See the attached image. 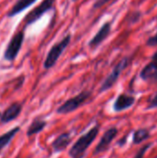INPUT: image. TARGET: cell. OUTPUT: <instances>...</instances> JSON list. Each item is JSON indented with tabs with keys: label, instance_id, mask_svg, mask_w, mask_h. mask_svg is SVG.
Returning a JSON list of instances; mask_svg holds the SVG:
<instances>
[{
	"label": "cell",
	"instance_id": "1",
	"mask_svg": "<svg viewBox=\"0 0 157 158\" xmlns=\"http://www.w3.org/2000/svg\"><path fill=\"white\" fill-rule=\"evenodd\" d=\"M99 131H100L99 125H95L92 129H90L86 133L82 134L70 147L68 151V156L71 158L83 157L87 149L95 141L97 135L99 134Z\"/></svg>",
	"mask_w": 157,
	"mask_h": 158
},
{
	"label": "cell",
	"instance_id": "2",
	"mask_svg": "<svg viewBox=\"0 0 157 158\" xmlns=\"http://www.w3.org/2000/svg\"><path fill=\"white\" fill-rule=\"evenodd\" d=\"M91 95H92V92L90 91L81 92L80 94L68 99L60 106H58L56 109V113L58 115H67V114L74 112L75 110L80 108L81 106H83L91 97Z\"/></svg>",
	"mask_w": 157,
	"mask_h": 158
},
{
	"label": "cell",
	"instance_id": "3",
	"mask_svg": "<svg viewBox=\"0 0 157 158\" xmlns=\"http://www.w3.org/2000/svg\"><path fill=\"white\" fill-rule=\"evenodd\" d=\"M70 41H71V34H68L61 41L57 42L50 48L45 57V60L43 62V68L45 69H50L56 64L60 56L63 54L65 49L70 44Z\"/></svg>",
	"mask_w": 157,
	"mask_h": 158
},
{
	"label": "cell",
	"instance_id": "4",
	"mask_svg": "<svg viewBox=\"0 0 157 158\" xmlns=\"http://www.w3.org/2000/svg\"><path fill=\"white\" fill-rule=\"evenodd\" d=\"M130 56H126L123 57L112 69V71L110 72V74L105 79V81H103L100 89H99V93H105L106 91H108L109 89H111L116 82L118 81L121 73L128 68V66L130 65Z\"/></svg>",
	"mask_w": 157,
	"mask_h": 158
},
{
	"label": "cell",
	"instance_id": "5",
	"mask_svg": "<svg viewBox=\"0 0 157 158\" xmlns=\"http://www.w3.org/2000/svg\"><path fill=\"white\" fill-rule=\"evenodd\" d=\"M24 30H20L11 37L4 51V58L6 61L12 62L17 58L24 42Z\"/></svg>",
	"mask_w": 157,
	"mask_h": 158
},
{
	"label": "cell",
	"instance_id": "6",
	"mask_svg": "<svg viewBox=\"0 0 157 158\" xmlns=\"http://www.w3.org/2000/svg\"><path fill=\"white\" fill-rule=\"evenodd\" d=\"M56 0H43L36 7L31 10L24 19L25 26H29L33 24L36 20L41 19L43 14L50 11L53 8L54 3Z\"/></svg>",
	"mask_w": 157,
	"mask_h": 158
},
{
	"label": "cell",
	"instance_id": "7",
	"mask_svg": "<svg viewBox=\"0 0 157 158\" xmlns=\"http://www.w3.org/2000/svg\"><path fill=\"white\" fill-rule=\"evenodd\" d=\"M118 133V130L116 127H112V128H109L108 130H106L105 131V133L103 134V136L101 137L99 143L95 146V148L93 150V156L100 155V154L105 152L107 150V148L109 147L110 143L117 137Z\"/></svg>",
	"mask_w": 157,
	"mask_h": 158
},
{
	"label": "cell",
	"instance_id": "8",
	"mask_svg": "<svg viewBox=\"0 0 157 158\" xmlns=\"http://www.w3.org/2000/svg\"><path fill=\"white\" fill-rule=\"evenodd\" d=\"M111 30H112V24L110 21H107L105 24H103L102 27L99 29V31L89 42V46L93 49L97 48L105 40L107 39V37L111 33Z\"/></svg>",
	"mask_w": 157,
	"mask_h": 158
},
{
	"label": "cell",
	"instance_id": "9",
	"mask_svg": "<svg viewBox=\"0 0 157 158\" xmlns=\"http://www.w3.org/2000/svg\"><path fill=\"white\" fill-rule=\"evenodd\" d=\"M22 111V105L19 103H13L10 106H8L5 111L0 116V122L3 124H6L8 122H11L15 120L20 115Z\"/></svg>",
	"mask_w": 157,
	"mask_h": 158
},
{
	"label": "cell",
	"instance_id": "10",
	"mask_svg": "<svg viewBox=\"0 0 157 158\" xmlns=\"http://www.w3.org/2000/svg\"><path fill=\"white\" fill-rule=\"evenodd\" d=\"M136 98L133 95L127 94H120L114 102L113 109L115 112H122L130 108L135 104Z\"/></svg>",
	"mask_w": 157,
	"mask_h": 158
},
{
	"label": "cell",
	"instance_id": "11",
	"mask_svg": "<svg viewBox=\"0 0 157 158\" xmlns=\"http://www.w3.org/2000/svg\"><path fill=\"white\" fill-rule=\"evenodd\" d=\"M140 78L144 81L157 82V62L151 60L140 72Z\"/></svg>",
	"mask_w": 157,
	"mask_h": 158
},
{
	"label": "cell",
	"instance_id": "12",
	"mask_svg": "<svg viewBox=\"0 0 157 158\" xmlns=\"http://www.w3.org/2000/svg\"><path fill=\"white\" fill-rule=\"evenodd\" d=\"M72 138L69 132H63L58 135L51 143L52 148L55 153H59L65 151L68 146L71 143Z\"/></svg>",
	"mask_w": 157,
	"mask_h": 158
},
{
	"label": "cell",
	"instance_id": "13",
	"mask_svg": "<svg viewBox=\"0 0 157 158\" xmlns=\"http://www.w3.org/2000/svg\"><path fill=\"white\" fill-rule=\"evenodd\" d=\"M37 0H18L13 6L10 8V10L7 12L6 16L8 18H12L15 17L17 15H19V13H21L23 10L27 9L29 6H31L32 4H34Z\"/></svg>",
	"mask_w": 157,
	"mask_h": 158
},
{
	"label": "cell",
	"instance_id": "14",
	"mask_svg": "<svg viewBox=\"0 0 157 158\" xmlns=\"http://www.w3.org/2000/svg\"><path fill=\"white\" fill-rule=\"evenodd\" d=\"M47 125V122L40 118H34L31 125L28 127V130H27V132H26V135L27 137H32L33 135L35 134H38L40 132H42L43 131V129L46 127Z\"/></svg>",
	"mask_w": 157,
	"mask_h": 158
},
{
	"label": "cell",
	"instance_id": "15",
	"mask_svg": "<svg viewBox=\"0 0 157 158\" xmlns=\"http://www.w3.org/2000/svg\"><path fill=\"white\" fill-rule=\"evenodd\" d=\"M20 131V127L17 126L9 130L8 131L5 132L4 134L0 135V152L3 151L14 139L16 134Z\"/></svg>",
	"mask_w": 157,
	"mask_h": 158
},
{
	"label": "cell",
	"instance_id": "16",
	"mask_svg": "<svg viewBox=\"0 0 157 158\" xmlns=\"http://www.w3.org/2000/svg\"><path fill=\"white\" fill-rule=\"evenodd\" d=\"M151 136L150 131L146 129H140L137 130L134 133H133V139H132V143L134 144H140L143 142H144L145 140L149 139Z\"/></svg>",
	"mask_w": 157,
	"mask_h": 158
},
{
	"label": "cell",
	"instance_id": "17",
	"mask_svg": "<svg viewBox=\"0 0 157 158\" xmlns=\"http://www.w3.org/2000/svg\"><path fill=\"white\" fill-rule=\"evenodd\" d=\"M157 107V92L152 95V97L149 99L148 101V105H147V109H153V108H156Z\"/></svg>",
	"mask_w": 157,
	"mask_h": 158
},
{
	"label": "cell",
	"instance_id": "18",
	"mask_svg": "<svg viewBox=\"0 0 157 158\" xmlns=\"http://www.w3.org/2000/svg\"><path fill=\"white\" fill-rule=\"evenodd\" d=\"M151 146H152V143H147L146 145L143 146V147L139 150V152L136 154V156H134V158H143L145 153H146V151H147Z\"/></svg>",
	"mask_w": 157,
	"mask_h": 158
},
{
	"label": "cell",
	"instance_id": "19",
	"mask_svg": "<svg viewBox=\"0 0 157 158\" xmlns=\"http://www.w3.org/2000/svg\"><path fill=\"white\" fill-rule=\"evenodd\" d=\"M142 18V13L140 11H135L130 16V22L131 23H136L138 22Z\"/></svg>",
	"mask_w": 157,
	"mask_h": 158
},
{
	"label": "cell",
	"instance_id": "20",
	"mask_svg": "<svg viewBox=\"0 0 157 158\" xmlns=\"http://www.w3.org/2000/svg\"><path fill=\"white\" fill-rule=\"evenodd\" d=\"M147 46H156L157 45V32L153 36L149 37L146 41Z\"/></svg>",
	"mask_w": 157,
	"mask_h": 158
},
{
	"label": "cell",
	"instance_id": "21",
	"mask_svg": "<svg viewBox=\"0 0 157 158\" xmlns=\"http://www.w3.org/2000/svg\"><path fill=\"white\" fill-rule=\"evenodd\" d=\"M110 0H94V3L93 5V9H97L102 7L103 6H105V4H107Z\"/></svg>",
	"mask_w": 157,
	"mask_h": 158
},
{
	"label": "cell",
	"instance_id": "22",
	"mask_svg": "<svg viewBox=\"0 0 157 158\" xmlns=\"http://www.w3.org/2000/svg\"><path fill=\"white\" fill-rule=\"evenodd\" d=\"M152 60L153 61H155V62H157V51L152 56Z\"/></svg>",
	"mask_w": 157,
	"mask_h": 158
},
{
	"label": "cell",
	"instance_id": "23",
	"mask_svg": "<svg viewBox=\"0 0 157 158\" xmlns=\"http://www.w3.org/2000/svg\"><path fill=\"white\" fill-rule=\"evenodd\" d=\"M71 1H72V2H77L78 0H71Z\"/></svg>",
	"mask_w": 157,
	"mask_h": 158
},
{
	"label": "cell",
	"instance_id": "24",
	"mask_svg": "<svg viewBox=\"0 0 157 158\" xmlns=\"http://www.w3.org/2000/svg\"><path fill=\"white\" fill-rule=\"evenodd\" d=\"M0 116H1V113H0Z\"/></svg>",
	"mask_w": 157,
	"mask_h": 158
}]
</instances>
